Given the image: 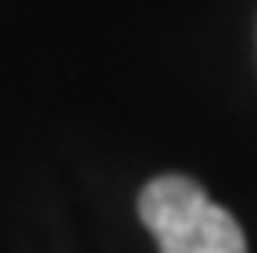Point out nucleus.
Masks as SVG:
<instances>
[{
  "label": "nucleus",
  "mask_w": 257,
  "mask_h": 253,
  "mask_svg": "<svg viewBox=\"0 0 257 253\" xmlns=\"http://www.w3.org/2000/svg\"><path fill=\"white\" fill-rule=\"evenodd\" d=\"M141 221L161 253H245V233L189 177H157L141 193Z\"/></svg>",
  "instance_id": "1"
}]
</instances>
